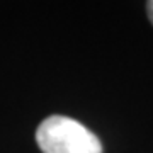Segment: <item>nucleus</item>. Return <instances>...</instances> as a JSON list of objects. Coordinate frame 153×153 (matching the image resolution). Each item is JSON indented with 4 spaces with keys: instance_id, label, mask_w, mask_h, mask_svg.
Segmentation results:
<instances>
[{
    "instance_id": "nucleus-1",
    "label": "nucleus",
    "mask_w": 153,
    "mask_h": 153,
    "mask_svg": "<svg viewBox=\"0 0 153 153\" xmlns=\"http://www.w3.org/2000/svg\"><path fill=\"white\" fill-rule=\"evenodd\" d=\"M43 153H102V145L82 123L66 116H49L36 129Z\"/></svg>"
},
{
    "instance_id": "nucleus-2",
    "label": "nucleus",
    "mask_w": 153,
    "mask_h": 153,
    "mask_svg": "<svg viewBox=\"0 0 153 153\" xmlns=\"http://www.w3.org/2000/svg\"><path fill=\"white\" fill-rule=\"evenodd\" d=\"M146 12H148V17H150V21L153 24V0L146 2Z\"/></svg>"
}]
</instances>
